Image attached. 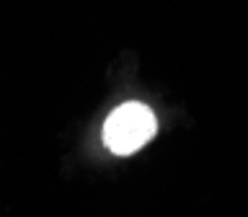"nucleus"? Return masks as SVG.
Masks as SVG:
<instances>
[{
	"label": "nucleus",
	"mask_w": 248,
	"mask_h": 217,
	"mask_svg": "<svg viewBox=\"0 0 248 217\" xmlns=\"http://www.w3.org/2000/svg\"><path fill=\"white\" fill-rule=\"evenodd\" d=\"M158 122L150 106L127 101L116 106L104 122V142L114 155H132L155 137Z\"/></svg>",
	"instance_id": "f257e3e1"
}]
</instances>
